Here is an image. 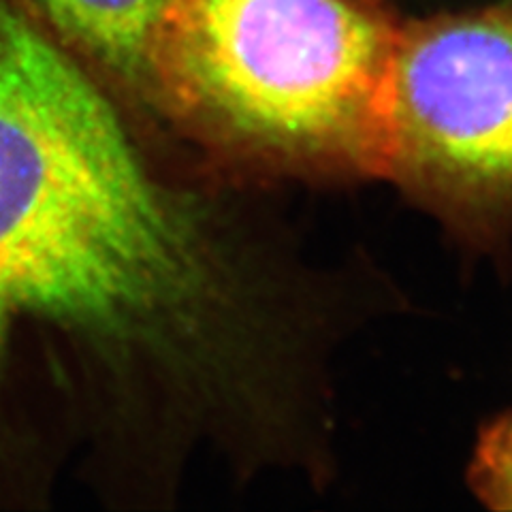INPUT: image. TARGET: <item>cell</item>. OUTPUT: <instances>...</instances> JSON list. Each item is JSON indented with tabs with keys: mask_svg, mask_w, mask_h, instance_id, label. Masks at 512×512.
Returning a JSON list of instances; mask_svg holds the SVG:
<instances>
[{
	"mask_svg": "<svg viewBox=\"0 0 512 512\" xmlns=\"http://www.w3.org/2000/svg\"><path fill=\"white\" fill-rule=\"evenodd\" d=\"M397 35L370 0H178L156 56L154 116L231 171L384 178Z\"/></svg>",
	"mask_w": 512,
	"mask_h": 512,
	"instance_id": "7a4b0ae2",
	"label": "cell"
},
{
	"mask_svg": "<svg viewBox=\"0 0 512 512\" xmlns=\"http://www.w3.org/2000/svg\"><path fill=\"white\" fill-rule=\"evenodd\" d=\"M26 3L128 101L156 120V56L178 0H26Z\"/></svg>",
	"mask_w": 512,
	"mask_h": 512,
	"instance_id": "277c9868",
	"label": "cell"
},
{
	"mask_svg": "<svg viewBox=\"0 0 512 512\" xmlns=\"http://www.w3.org/2000/svg\"><path fill=\"white\" fill-rule=\"evenodd\" d=\"M180 150L0 0V510L156 506L201 438L267 412L278 293Z\"/></svg>",
	"mask_w": 512,
	"mask_h": 512,
	"instance_id": "6da1fadb",
	"label": "cell"
},
{
	"mask_svg": "<svg viewBox=\"0 0 512 512\" xmlns=\"http://www.w3.org/2000/svg\"><path fill=\"white\" fill-rule=\"evenodd\" d=\"M384 178L463 237L512 231V3L399 24Z\"/></svg>",
	"mask_w": 512,
	"mask_h": 512,
	"instance_id": "3957f363",
	"label": "cell"
},
{
	"mask_svg": "<svg viewBox=\"0 0 512 512\" xmlns=\"http://www.w3.org/2000/svg\"><path fill=\"white\" fill-rule=\"evenodd\" d=\"M468 483L493 510H512V408L480 429Z\"/></svg>",
	"mask_w": 512,
	"mask_h": 512,
	"instance_id": "5b68a950",
	"label": "cell"
}]
</instances>
